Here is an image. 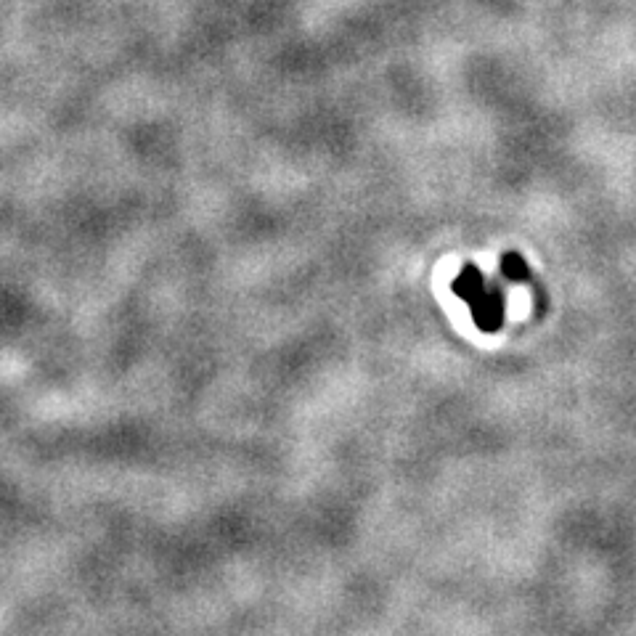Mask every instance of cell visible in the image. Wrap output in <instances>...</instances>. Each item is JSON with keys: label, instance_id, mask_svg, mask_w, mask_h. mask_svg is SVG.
I'll return each instance as SVG.
<instances>
[{"label": "cell", "instance_id": "1", "mask_svg": "<svg viewBox=\"0 0 636 636\" xmlns=\"http://www.w3.org/2000/svg\"><path fill=\"white\" fill-rule=\"evenodd\" d=\"M470 311L472 321H475V326L480 332H499L501 326H504V295H501V289L488 284V289H485L483 295L477 297L475 303L470 305Z\"/></svg>", "mask_w": 636, "mask_h": 636}, {"label": "cell", "instance_id": "2", "mask_svg": "<svg viewBox=\"0 0 636 636\" xmlns=\"http://www.w3.org/2000/svg\"><path fill=\"white\" fill-rule=\"evenodd\" d=\"M485 289H488V284H485V279H483V271H480V268L472 263L464 265L462 271H459V276L454 279L456 297H462L467 305L475 303L477 297L483 295Z\"/></svg>", "mask_w": 636, "mask_h": 636}, {"label": "cell", "instance_id": "3", "mask_svg": "<svg viewBox=\"0 0 636 636\" xmlns=\"http://www.w3.org/2000/svg\"><path fill=\"white\" fill-rule=\"evenodd\" d=\"M501 276L512 284H525L530 281V265L520 252H504L501 255Z\"/></svg>", "mask_w": 636, "mask_h": 636}]
</instances>
